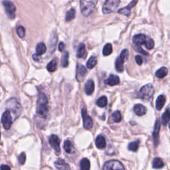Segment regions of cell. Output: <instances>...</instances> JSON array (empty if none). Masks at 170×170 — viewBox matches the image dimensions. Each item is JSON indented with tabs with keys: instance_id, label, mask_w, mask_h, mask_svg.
Here are the masks:
<instances>
[{
	"instance_id": "cell-28",
	"label": "cell",
	"mask_w": 170,
	"mask_h": 170,
	"mask_svg": "<svg viewBox=\"0 0 170 170\" xmlns=\"http://www.w3.org/2000/svg\"><path fill=\"white\" fill-rule=\"evenodd\" d=\"M57 34L55 33L52 34L51 37L50 39V42H49V49H50V51H52V52L54 51L55 48V45L57 44Z\"/></svg>"
},
{
	"instance_id": "cell-5",
	"label": "cell",
	"mask_w": 170,
	"mask_h": 170,
	"mask_svg": "<svg viewBox=\"0 0 170 170\" xmlns=\"http://www.w3.org/2000/svg\"><path fill=\"white\" fill-rule=\"evenodd\" d=\"M128 55L129 52L127 49H124V50L121 52L120 56L116 58V62H115V67L116 70L119 73H122L124 70V62L126 60L128 59Z\"/></svg>"
},
{
	"instance_id": "cell-31",
	"label": "cell",
	"mask_w": 170,
	"mask_h": 170,
	"mask_svg": "<svg viewBox=\"0 0 170 170\" xmlns=\"http://www.w3.org/2000/svg\"><path fill=\"white\" fill-rule=\"evenodd\" d=\"M139 146H140V140H137L134 142H132L129 144L128 148L130 151H136L138 150Z\"/></svg>"
},
{
	"instance_id": "cell-30",
	"label": "cell",
	"mask_w": 170,
	"mask_h": 170,
	"mask_svg": "<svg viewBox=\"0 0 170 170\" xmlns=\"http://www.w3.org/2000/svg\"><path fill=\"white\" fill-rule=\"evenodd\" d=\"M97 58L94 56H92L89 58L87 63H86V67H87L88 69H92L97 65Z\"/></svg>"
},
{
	"instance_id": "cell-20",
	"label": "cell",
	"mask_w": 170,
	"mask_h": 170,
	"mask_svg": "<svg viewBox=\"0 0 170 170\" xmlns=\"http://www.w3.org/2000/svg\"><path fill=\"white\" fill-rule=\"evenodd\" d=\"M46 51H47V47H46L45 43H39L36 47V53L34 55L39 57L41 55L44 54Z\"/></svg>"
},
{
	"instance_id": "cell-23",
	"label": "cell",
	"mask_w": 170,
	"mask_h": 170,
	"mask_svg": "<svg viewBox=\"0 0 170 170\" xmlns=\"http://www.w3.org/2000/svg\"><path fill=\"white\" fill-rule=\"evenodd\" d=\"M168 73V69L166 67H163L157 70L156 73V76L159 79H163L167 76Z\"/></svg>"
},
{
	"instance_id": "cell-37",
	"label": "cell",
	"mask_w": 170,
	"mask_h": 170,
	"mask_svg": "<svg viewBox=\"0 0 170 170\" xmlns=\"http://www.w3.org/2000/svg\"><path fill=\"white\" fill-rule=\"evenodd\" d=\"M118 13H120V14H121V15H125V16L128 17V16H130V13H131V10H130V9L127 7V6H126V7L119 10L118 11Z\"/></svg>"
},
{
	"instance_id": "cell-13",
	"label": "cell",
	"mask_w": 170,
	"mask_h": 170,
	"mask_svg": "<svg viewBox=\"0 0 170 170\" xmlns=\"http://www.w3.org/2000/svg\"><path fill=\"white\" fill-rule=\"evenodd\" d=\"M87 69L85 67L81 64H78L76 67V79L79 82H82L85 76L87 74Z\"/></svg>"
},
{
	"instance_id": "cell-39",
	"label": "cell",
	"mask_w": 170,
	"mask_h": 170,
	"mask_svg": "<svg viewBox=\"0 0 170 170\" xmlns=\"http://www.w3.org/2000/svg\"><path fill=\"white\" fill-rule=\"evenodd\" d=\"M146 47L148 49H149V50H151V49H152L154 47V40L151 37H148V41H147V43L146 45Z\"/></svg>"
},
{
	"instance_id": "cell-22",
	"label": "cell",
	"mask_w": 170,
	"mask_h": 170,
	"mask_svg": "<svg viewBox=\"0 0 170 170\" xmlns=\"http://www.w3.org/2000/svg\"><path fill=\"white\" fill-rule=\"evenodd\" d=\"M80 170H90L91 163L87 158H83L80 162Z\"/></svg>"
},
{
	"instance_id": "cell-6",
	"label": "cell",
	"mask_w": 170,
	"mask_h": 170,
	"mask_svg": "<svg viewBox=\"0 0 170 170\" xmlns=\"http://www.w3.org/2000/svg\"><path fill=\"white\" fill-rule=\"evenodd\" d=\"M7 106L8 110L14 114L15 118H17L20 115L21 111H22V108H21L19 103L15 98H12V99L8 100L7 103Z\"/></svg>"
},
{
	"instance_id": "cell-38",
	"label": "cell",
	"mask_w": 170,
	"mask_h": 170,
	"mask_svg": "<svg viewBox=\"0 0 170 170\" xmlns=\"http://www.w3.org/2000/svg\"><path fill=\"white\" fill-rule=\"evenodd\" d=\"M17 33L21 39H23L25 36V29L23 26H19L17 28Z\"/></svg>"
},
{
	"instance_id": "cell-26",
	"label": "cell",
	"mask_w": 170,
	"mask_h": 170,
	"mask_svg": "<svg viewBox=\"0 0 170 170\" xmlns=\"http://www.w3.org/2000/svg\"><path fill=\"white\" fill-rule=\"evenodd\" d=\"M162 120V124L163 126L167 125L169 122L170 121V110L169 108H168V109H167L165 111V112L163 114Z\"/></svg>"
},
{
	"instance_id": "cell-42",
	"label": "cell",
	"mask_w": 170,
	"mask_h": 170,
	"mask_svg": "<svg viewBox=\"0 0 170 170\" xmlns=\"http://www.w3.org/2000/svg\"><path fill=\"white\" fill-rule=\"evenodd\" d=\"M135 59L138 65H142V64L143 63V59H142V57L140 55H136L135 57Z\"/></svg>"
},
{
	"instance_id": "cell-19",
	"label": "cell",
	"mask_w": 170,
	"mask_h": 170,
	"mask_svg": "<svg viewBox=\"0 0 170 170\" xmlns=\"http://www.w3.org/2000/svg\"><path fill=\"white\" fill-rule=\"evenodd\" d=\"M55 166L58 169L61 170H70V168L69 165L67 163L63 160L58 159L57 161L55 162Z\"/></svg>"
},
{
	"instance_id": "cell-43",
	"label": "cell",
	"mask_w": 170,
	"mask_h": 170,
	"mask_svg": "<svg viewBox=\"0 0 170 170\" xmlns=\"http://www.w3.org/2000/svg\"><path fill=\"white\" fill-rule=\"evenodd\" d=\"M0 170H11L10 167L7 165H1L0 166Z\"/></svg>"
},
{
	"instance_id": "cell-14",
	"label": "cell",
	"mask_w": 170,
	"mask_h": 170,
	"mask_svg": "<svg viewBox=\"0 0 170 170\" xmlns=\"http://www.w3.org/2000/svg\"><path fill=\"white\" fill-rule=\"evenodd\" d=\"M160 130V122L158 120H156L155 126H154V130L153 132L154 142L155 146H157L159 143V133Z\"/></svg>"
},
{
	"instance_id": "cell-40",
	"label": "cell",
	"mask_w": 170,
	"mask_h": 170,
	"mask_svg": "<svg viewBox=\"0 0 170 170\" xmlns=\"http://www.w3.org/2000/svg\"><path fill=\"white\" fill-rule=\"evenodd\" d=\"M19 162L21 165H23L25 163V160H26V155H25V154L24 152H22L21 153L19 156Z\"/></svg>"
},
{
	"instance_id": "cell-4",
	"label": "cell",
	"mask_w": 170,
	"mask_h": 170,
	"mask_svg": "<svg viewBox=\"0 0 170 170\" xmlns=\"http://www.w3.org/2000/svg\"><path fill=\"white\" fill-rule=\"evenodd\" d=\"M120 4V0H106L103 6L104 14H109L115 11Z\"/></svg>"
},
{
	"instance_id": "cell-12",
	"label": "cell",
	"mask_w": 170,
	"mask_h": 170,
	"mask_svg": "<svg viewBox=\"0 0 170 170\" xmlns=\"http://www.w3.org/2000/svg\"><path fill=\"white\" fill-rule=\"evenodd\" d=\"M148 37L146 36L144 34H138L136 35L132 38V41L136 46H140L144 45L146 46Z\"/></svg>"
},
{
	"instance_id": "cell-29",
	"label": "cell",
	"mask_w": 170,
	"mask_h": 170,
	"mask_svg": "<svg viewBox=\"0 0 170 170\" xmlns=\"http://www.w3.org/2000/svg\"><path fill=\"white\" fill-rule=\"evenodd\" d=\"M69 52L67 51H64L63 54V56H62L61 58V66L65 68L67 67L69 65Z\"/></svg>"
},
{
	"instance_id": "cell-17",
	"label": "cell",
	"mask_w": 170,
	"mask_h": 170,
	"mask_svg": "<svg viewBox=\"0 0 170 170\" xmlns=\"http://www.w3.org/2000/svg\"><path fill=\"white\" fill-rule=\"evenodd\" d=\"M95 144H96V146H97L98 149H104V148H106V139L104 138L103 136L102 135L98 136L97 138H96Z\"/></svg>"
},
{
	"instance_id": "cell-7",
	"label": "cell",
	"mask_w": 170,
	"mask_h": 170,
	"mask_svg": "<svg viewBox=\"0 0 170 170\" xmlns=\"http://www.w3.org/2000/svg\"><path fill=\"white\" fill-rule=\"evenodd\" d=\"M103 170H124V167L120 161L112 160L104 163Z\"/></svg>"
},
{
	"instance_id": "cell-45",
	"label": "cell",
	"mask_w": 170,
	"mask_h": 170,
	"mask_svg": "<svg viewBox=\"0 0 170 170\" xmlns=\"http://www.w3.org/2000/svg\"><path fill=\"white\" fill-rule=\"evenodd\" d=\"M169 130H170V124H169Z\"/></svg>"
},
{
	"instance_id": "cell-16",
	"label": "cell",
	"mask_w": 170,
	"mask_h": 170,
	"mask_svg": "<svg viewBox=\"0 0 170 170\" xmlns=\"http://www.w3.org/2000/svg\"><path fill=\"white\" fill-rule=\"evenodd\" d=\"M134 111L136 113V114H137L138 116H142L146 114L147 109L146 106H144V105H142L141 104H136L134 106Z\"/></svg>"
},
{
	"instance_id": "cell-2",
	"label": "cell",
	"mask_w": 170,
	"mask_h": 170,
	"mask_svg": "<svg viewBox=\"0 0 170 170\" xmlns=\"http://www.w3.org/2000/svg\"><path fill=\"white\" fill-rule=\"evenodd\" d=\"M98 0H80V7L81 13L85 17L90 15L94 11Z\"/></svg>"
},
{
	"instance_id": "cell-35",
	"label": "cell",
	"mask_w": 170,
	"mask_h": 170,
	"mask_svg": "<svg viewBox=\"0 0 170 170\" xmlns=\"http://www.w3.org/2000/svg\"><path fill=\"white\" fill-rule=\"evenodd\" d=\"M75 14H76V11L75 9L71 8L70 10L67 11L65 16V20L66 21H70L73 20L74 18L75 17Z\"/></svg>"
},
{
	"instance_id": "cell-44",
	"label": "cell",
	"mask_w": 170,
	"mask_h": 170,
	"mask_svg": "<svg viewBox=\"0 0 170 170\" xmlns=\"http://www.w3.org/2000/svg\"><path fill=\"white\" fill-rule=\"evenodd\" d=\"M64 47H65V46H64V43H63V42L60 43L59 45H58V50H59V51H61V52L63 51L64 49Z\"/></svg>"
},
{
	"instance_id": "cell-46",
	"label": "cell",
	"mask_w": 170,
	"mask_h": 170,
	"mask_svg": "<svg viewBox=\"0 0 170 170\" xmlns=\"http://www.w3.org/2000/svg\"><path fill=\"white\" fill-rule=\"evenodd\" d=\"M0 138H1V134H0Z\"/></svg>"
},
{
	"instance_id": "cell-8",
	"label": "cell",
	"mask_w": 170,
	"mask_h": 170,
	"mask_svg": "<svg viewBox=\"0 0 170 170\" xmlns=\"http://www.w3.org/2000/svg\"><path fill=\"white\" fill-rule=\"evenodd\" d=\"M3 5L4 6L5 11L6 12L7 17L10 19H13L15 17V11H16V7L15 5L12 1L10 0H5L3 1Z\"/></svg>"
},
{
	"instance_id": "cell-15",
	"label": "cell",
	"mask_w": 170,
	"mask_h": 170,
	"mask_svg": "<svg viewBox=\"0 0 170 170\" xmlns=\"http://www.w3.org/2000/svg\"><path fill=\"white\" fill-rule=\"evenodd\" d=\"M104 83L111 86H115L120 83V78L117 75H110L109 78L104 80Z\"/></svg>"
},
{
	"instance_id": "cell-27",
	"label": "cell",
	"mask_w": 170,
	"mask_h": 170,
	"mask_svg": "<svg viewBox=\"0 0 170 170\" xmlns=\"http://www.w3.org/2000/svg\"><path fill=\"white\" fill-rule=\"evenodd\" d=\"M86 53V47L85 44L83 43H80V45L79 46L78 49H77V52H76V57L78 58H82L85 56Z\"/></svg>"
},
{
	"instance_id": "cell-21",
	"label": "cell",
	"mask_w": 170,
	"mask_h": 170,
	"mask_svg": "<svg viewBox=\"0 0 170 170\" xmlns=\"http://www.w3.org/2000/svg\"><path fill=\"white\" fill-rule=\"evenodd\" d=\"M166 97L163 95H160L157 97L156 102V106L157 110H160L162 109V108L164 106L166 103Z\"/></svg>"
},
{
	"instance_id": "cell-33",
	"label": "cell",
	"mask_w": 170,
	"mask_h": 170,
	"mask_svg": "<svg viewBox=\"0 0 170 170\" xmlns=\"http://www.w3.org/2000/svg\"><path fill=\"white\" fill-rule=\"evenodd\" d=\"M112 52V45L110 43H107L104 45L103 51V54L104 56H109Z\"/></svg>"
},
{
	"instance_id": "cell-25",
	"label": "cell",
	"mask_w": 170,
	"mask_h": 170,
	"mask_svg": "<svg viewBox=\"0 0 170 170\" xmlns=\"http://www.w3.org/2000/svg\"><path fill=\"white\" fill-rule=\"evenodd\" d=\"M64 149L65 151L68 154H72L75 151V148H74L72 143L69 140H66L64 142Z\"/></svg>"
},
{
	"instance_id": "cell-34",
	"label": "cell",
	"mask_w": 170,
	"mask_h": 170,
	"mask_svg": "<svg viewBox=\"0 0 170 170\" xmlns=\"http://www.w3.org/2000/svg\"><path fill=\"white\" fill-rule=\"evenodd\" d=\"M107 104H108V100L106 97H105V96H103V97H100L97 101V105L100 108H104L105 106H106Z\"/></svg>"
},
{
	"instance_id": "cell-10",
	"label": "cell",
	"mask_w": 170,
	"mask_h": 170,
	"mask_svg": "<svg viewBox=\"0 0 170 170\" xmlns=\"http://www.w3.org/2000/svg\"><path fill=\"white\" fill-rule=\"evenodd\" d=\"M82 117L83 120V126L86 129L90 130L93 126V120L91 117L88 115L85 109L82 110Z\"/></svg>"
},
{
	"instance_id": "cell-36",
	"label": "cell",
	"mask_w": 170,
	"mask_h": 170,
	"mask_svg": "<svg viewBox=\"0 0 170 170\" xmlns=\"http://www.w3.org/2000/svg\"><path fill=\"white\" fill-rule=\"evenodd\" d=\"M112 118L114 122H120L122 120V115L120 111L116 110L112 114Z\"/></svg>"
},
{
	"instance_id": "cell-3",
	"label": "cell",
	"mask_w": 170,
	"mask_h": 170,
	"mask_svg": "<svg viewBox=\"0 0 170 170\" xmlns=\"http://www.w3.org/2000/svg\"><path fill=\"white\" fill-rule=\"evenodd\" d=\"M154 88L151 84L144 85L138 93V97L144 100H150L154 94Z\"/></svg>"
},
{
	"instance_id": "cell-1",
	"label": "cell",
	"mask_w": 170,
	"mask_h": 170,
	"mask_svg": "<svg viewBox=\"0 0 170 170\" xmlns=\"http://www.w3.org/2000/svg\"><path fill=\"white\" fill-rule=\"evenodd\" d=\"M49 112L48 99L46 95L41 92L39 94L37 101V114L40 118H46Z\"/></svg>"
},
{
	"instance_id": "cell-32",
	"label": "cell",
	"mask_w": 170,
	"mask_h": 170,
	"mask_svg": "<svg viewBox=\"0 0 170 170\" xmlns=\"http://www.w3.org/2000/svg\"><path fill=\"white\" fill-rule=\"evenodd\" d=\"M57 61L56 59L52 60L50 63H49L47 66V69L49 72H55L57 69Z\"/></svg>"
},
{
	"instance_id": "cell-9",
	"label": "cell",
	"mask_w": 170,
	"mask_h": 170,
	"mask_svg": "<svg viewBox=\"0 0 170 170\" xmlns=\"http://www.w3.org/2000/svg\"><path fill=\"white\" fill-rule=\"evenodd\" d=\"M1 122L5 130H9L11 128L12 123H13V117H12L11 112L9 110H7L3 114Z\"/></svg>"
},
{
	"instance_id": "cell-24",
	"label": "cell",
	"mask_w": 170,
	"mask_h": 170,
	"mask_svg": "<svg viewBox=\"0 0 170 170\" xmlns=\"http://www.w3.org/2000/svg\"><path fill=\"white\" fill-rule=\"evenodd\" d=\"M164 166V163H163L162 159L159 157H156L152 161V167L154 169H162Z\"/></svg>"
},
{
	"instance_id": "cell-11",
	"label": "cell",
	"mask_w": 170,
	"mask_h": 170,
	"mask_svg": "<svg viewBox=\"0 0 170 170\" xmlns=\"http://www.w3.org/2000/svg\"><path fill=\"white\" fill-rule=\"evenodd\" d=\"M49 144L55 150V152L57 154V155L60 154L61 152V148H60V142L61 140L57 135H51L50 138H49Z\"/></svg>"
},
{
	"instance_id": "cell-18",
	"label": "cell",
	"mask_w": 170,
	"mask_h": 170,
	"mask_svg": "<svg viewBox=\"0 0 170 170\" xmlns=\"http://www.w3.org/2000/svg\"><path fill=\"white\" fill-rule=\"evenodd\" d=\"M85 91L87 95H91L94 91V82L93 80H88L85 86Z\"/></svg>"
},
{
	"instance_id": "cell-41",
	"label": "cell",
	"mask_w": 170,
	"mask_h": 170,
	"mask_svg": "<svg viewBox=\"0 0 170 170\" xmlns=\"http://www.w3.org/2000/svg\"><path fill=\"white\" fill-rule=\"evenodd\" d=\"M135 49L136 50V51H138V52H140V53H142V54H143V55H146V56H148V52H146L145 51H144L143 50V49H142L140 46H136L135 47Z\"/></svg>"
}]
</instances>
